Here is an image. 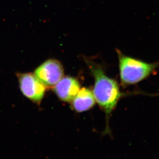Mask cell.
Listing matches in <instances>:
<instances>
[{
  "label": "cell",
  "instance_id": "1",
  "mask_svg": "<svg viewBox=\"0 0 159 159\" xmlns=\"http://www.w3.org/2000/svg\"><path fill=\"white\" fill-rule=\"evenodd\" d=\"M84 60L94 80L93 92L95 99L105 113L106 126L104 132L108 134H110L109 122L111 113L125 94L120 91L117 81L106 74L101 65L87 57Z\"/></svg>",
  "mask_w": 159,
  "mask_h": 159
},
{
  "label": "cell",
  "instance_id": "2",
  "mask_svg": "<svg viewBox=\"0 0 159 159\" xmlns=\"http://www.w3.org/2000/svg\"><path fill=\"white\" fill-rule=\"evenodd\" d=\"M116 52L119 58L120 81L123 86H130L142 81L159 68V61L147 63L125 55L119 49Z\"/></svg>",
  "mask_w": 159,
  "mask_h": 159
},
{
  "label": "cell",
  "instance_id": "3",
  "mask_svg": "<svg viewBox=\"0 0 159 159\" xmlns=\"http://www.w3.org/2000/svg\"><path fill=\"white\" fill-rule=\"evenodd\" d=\"M34 75L45 87L51 88L63 78L64 70L58 60L48 59L36 69Z\"/></svg>",
  "mask_w": 159,
  "mask_h": 159
},
{
  "label": "cell",
  "instance_id": "4",
  "mask_svg": "<svg viewBox=\"0 0 159 159\" xmlns=\"http://www.w3.org/2000/svg\"><path fill=\"white\" fill-rule=\"evenodd\" d=\"M17 77L23 94L32 102L39 104L44 96L47 88L34 74L19 73Z\"/></svg>",
  "mask_w": 159,
  "mask_h": 159
},
{
  "label": "cell",
  "instance_id": "5",
  "mask_svg": "<svg viewBox=\"0 0 159 159\" xmlns=\"http://www.w3.org/2000/svg\"><path fill=\"white\" fill-rule=\"evenodd\" d=\"M54 91L62 102H71L80 89L78 80L73 77H63L55 87Z\"/></svg>",
  "mask_w": 159,
  "mask_h": 159
},
{
  "label": "cell",
  "instance_id": "6",
  "mask_svg": "<svg viewBox=\"0 0 159 159\" xmlns=\"http://www.w3.org/2000/svg\"><path fill=\"white\" fill-rule=\"evenodd\" d=\"M71 102L74 110L80 113L93 108L96 101L92 91L87 88H83L80 89Z\"/></svg>",
  "mask_w": 159,
  "mask_h": 159
}]
</instances>
